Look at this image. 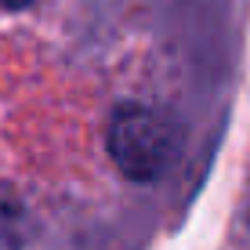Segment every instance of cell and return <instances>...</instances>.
<instances>
[{"mask_svg":"<svg viewBox=\"0 0 250 250\" xmlns=\"http://www.w3.org/2000/svg\"><path fill=\"white\" fill-rule=\"evenodd\" d=\"M116 170L134 182H156L182 156V127L152 105H120L105 131Z\"/></svg>","mask_w":250,"mask_h":250,"instance_id":"6da1fadb","label":"cell"},{"mask_svg":"<svg viewBox=\"0 0 250 250\" xmlns=\"http://www.w3.org/2000/svg\"><path fill=\"white\" fill-rule=\"evenodd\" d=\"M29 232V210L11 188H0V250H25Z\"/></svg>","mask_w":250,"mask_h":250,"instance_id":"7a4b0ae2","label":"cell"},{"mask_svg":"<svg viewBox=\"0 0 250 250\" xmlns=\"http://www.w3.org/2000/svg\"><path fill=\"white\" fill-rule=\"evenodd\" d=\"M25 4H33V0H0V7H25Z\"/></svg>","mask_w":250,"mask_h":250,"instance_id":"3957f363","label":"cell"}]
</instances>
